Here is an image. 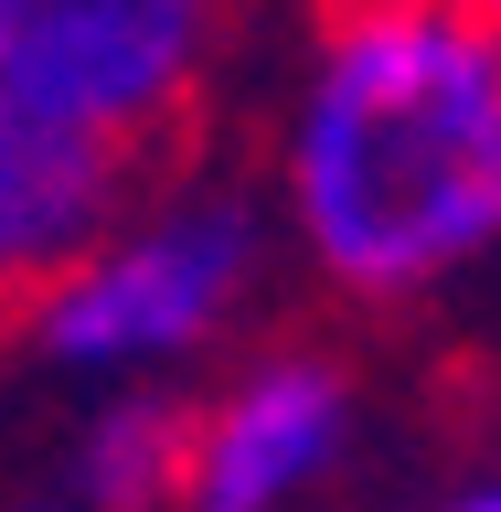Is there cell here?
<instances>
[{"label": "cell", "mask_w": 501, "mask_h": 512, "mask_svg": "<svg viewBox=\"0 0 501 512\" xmlns=\"http://www.w3.org/2000/svg\"><path fill=\"white\" fill-rule=\"evenodd\" d=\"M342 448H352V374L320 352H267L214 406H192L182 512H288Z\"/></svg>", "instance_id": "cell-4"}, {"label": "cell", "mask_w": 501, "mask_h": 512, "mask_svg": "<svg viewBox=\"0 0 501 512\" xmlns=\"http://www.w3.org/2000/svg\"><path fill=\"white\" fill-rule=\"evenodd\" d=\"M470 11H480V22H491V32H501V0H470Z\"/></svg>", "instance_id": "cell-9"}, {"label": "cell", "mask_w": 501, "mask_h": 512, "mask_svg": "<svg viewBox=\"0 0 501 512\" xmlns=\"http://www.w3.org/2000/svg\"><path fill=\"white\" fill-rule=\"evenodd\" d=\"M0 512H86L75 491H22V502H0Z\"/></svg>", "instance_id": "cell-8"}, {"label": "cell", "mask_w": 501, "mask_h": 512, "mask_svg": "<svg viewBox=\"0 0 501 512\" xmlns=\"http://www.w3.org/2000/svg\"><path fill=\"white\" fill-rule=\"evenodd\" d=\"M438 512H501V470H491V480H459Z\"/></svg>", "instance_id": "cell-7"}, {"label": "cell", "mask_w": 501, "mask_h": 512, "mask_svg": "<svg viewBox=\"0 0 501 512\" xmlns=\"http://www.w3.org/2000/svg\"><path fill=\"white\" fill-rule=\"evenodd\" d=\"M224 0H0V107L75 128L128 171L192 118Z\"/></svg>", "instance_id": "cell-3"}, {"label": "cell", "mask_w": 501, "mask_h": 512, "mask_svg": "<svg viewBox=\"0 0 501 512\" xmlns=\"http://www.w3.org/2000/svg\"><path fill=\"white\" fill-rule=\"evenodd\" d=\"M182 470H192V406L128 384V395H107V406L86 416L64 491L86 512H182Z\"/></svg>", "instance_id": "cell-6"}, {"label": "cell", "mask_w": 501, "mask_h": 512, "mask_svg": "<svg viewBox=\"0 0 501 512\" xmlns=\"http://www.w3.org/2000/svg\"><path fill=\"white\" fill-rule=\"evenodd\" d=\"M256 267H267L256 203H235V192H171L150 214H118L11 331L54 374L139 384V374H171L182 352L214 342L224 320L246 310Z\"/></svg>", "instance_id": "cell-2"}, {"label": "cell", "mask_w": 501, "mask_h": 512, "mask_svg": "<svg viewBox=\"0 0 501 512\" xmlns=\"http://www.w3.org/2000/svg\"><path fill=\"white\" fill-rule=\"evenodd\" d=\"M128 214V160L0 107V320H22L75 256Z\"/></svg>", "instance_id": "cell-5"}, {"label": "cell", "mask_w": 501, "mask_h": 512, "mask_svg": "<svg viewBox=\"0 0 501 512\" xmlns=\"http://www.w3.org/2000/svg\"><path fill=\"white\" fill-rule=\"evenodd\" d=\"M278 203L310 267L374 310L501 256V32L470 0H320Z\"/></svg>", "instance_id": "cell-1"}]
</instances>
